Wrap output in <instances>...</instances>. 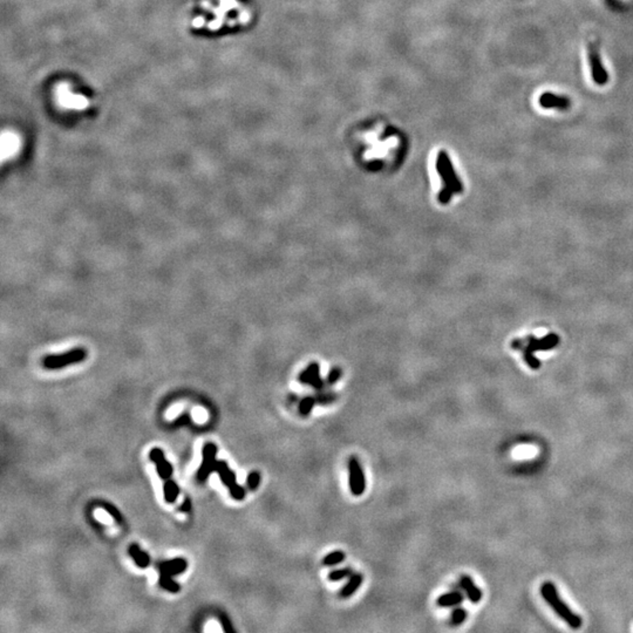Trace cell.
I'll return each mask as SVG.
<instances>
[{
	"mask_svg": "<svg viewBox=\"0 0 633 633\" xmlns=\"http://www.w3.org/2000/svg\"><path fill=\"white\" fill-rule=\"evenodd\" d=\"M541 595L543 599L549 604L550 607L557 614L561 619H563L571 629H580L583 620L577 614H575L566 603L561 598L557 591V587L551 581H544L541 585Z\"/></svg>",
	"mask_w": 633,
	"mask_h": 633,
	"instance_id": "6da1fadb",
	"label": "cell"
},
{
	"mask_svg": "<svg viewBox=\"0 0 633 633\" xmlns=\"http://www.w3.org/2000/svg\"><path fill=\"white\" fill-rule=\"evenodd\" d=\"M188 567V562L184 560V558L178 557V558H174L172 561H164L161 562V563L158 565V569L159 571V580H158V584L162 589H164L165 591H169L172 594H176L181 590V586H179L178 583H176L175 580H173V576L175 575H179L182 572H184Z\"/></svg>",
	"mask_w": 633,
	"mask_h": 633,
	"instance_id": "7a4b0ae2",
	"label": "cell"
},
{
	"mask_svg": "<svg viewBox=\"0 0 633 633\" xmlns=\"http://www.w3.org/2000/svg\"><path fill=\"white\" fill-rule=\"evenodd\" d=\"M88 356V351L84 347H76L60 354H50L41 359V366L45 369L54 370L82 363Z\"/></svg>",
	"mask_w": 633,
	"mask_h": 633,
	"instance_id": "3957f363",
	"label": "cell"
},
{
	"mask_svg": "<svg viewBox=\"0 0 633 633\" xmlns=\"http://www.w3.org/2000/svg\"><path fill=\"white\" fill-rule=\"evenodd\" d=\"M215 472H217V474L219 475V478H221L222 483H223L225 487H228V488H229L231 497L235 498L236 501L244 500L245 496H246V490H245L243 487L239 486V484L237 483V477H236V474L229 468V466H228L227 462H225V461H217V463H216Z\"/></svg>",
	"mask_w": 633,
	"mask_h": 633,
	"instance_id": "277c9868",
	"label": "cell"
},
{
	"mask_svg": "<svg viewBox=\"0 0 633 633\" xmlns=\"http://www.w3.org/2000/svg\"><path fill=\"white\" fill-rule=\"evenodd\" d=\"M349 486L351 494L361 496L366 490V478L360 461L356 456H351L349 460Z\"/></svg>",
	"mask_w": 633,
	"mask_h": 633,
	"instance_id": "5b68a950",
	"label": "cell"
},
{
	"mask_svg": "<svg viewBox=\"0 0 633 633\" xmlns=\"http://www.w3.org/2000/svg\"><path fill=\"white\" fill-rule=\"evenodd\" d=\"M587 59H589L591 75L595 84L599 85V86L606 85L607 81H609V74H607L605 67H604L603 62H601L599 51L596 47V45L591 44V42L587 45Z\"/></svg>",
	"mask_w": 633,
	"mask_h": 633,
	"instance_id": "8992f818",
	"label": "cell"
},
{
	"mask_svg": "<svg viewBox=\"0 0 633 633\" xmlns=\"http://www.w3.org/2000/svg\"><path fill=\"white\" fill-rule=\"evenodd\" d=\"M216 454H217V447L212 442L205 443L203 447V460H202L201 467L197 470V480L203 482L209 477V475L212 472H215L216 463Z\"/></svg>",
	"mask_w": 633,
	"mask_h": 633,
	"instance_id": "52a82bcc",
	"label": "cell"
},
{
	"mask_svg": "<svg viewBox=\"0 0 633 633\" xmlns=\"http://www.w3.org/2000/svg\"><path fill=\"white\" fill-rule=\"evenodd\" d=\"M526 347L528 350L531 351V352L552 350L555 347H557L561 341L560 335L556 334V333H549V334L541 339H537L535 335H528L526 336Z\"/></svg>",
	"mask_w": 633,
	"mask_h": 633,
	"instance_id": "ba28073f",
	"label": "cell"
},
{
	"mask_svg": "<svg viewBox=\"0 0 633 633\" xmlns=\"http://www.w3.org/2000/svg\"><path fill=\"white\" fill-rule=\"evenodd\" d=\"M58 96L60 104L65 107L70 108V109H84L88 106L87 99L81 95H74L67 85H62L59 87Z\"/></svg>",
	"mask_w": 633,
	"mask_h": 633,
	"instance_id": "9c48e42d",
	"label": "cell"
},
{
	"mask_svg": "<svg viewBox=\"0 0 633 633\" xmlns=\"http://www.w3.org/2000/svg\"><path fill=\"white\" fill-rule=\"evenodd\" d=\"M538 104L544 109L567 110L571 106V101L565 95H558L554 93H543L538 99Z\"/></svg>",
	"mask_w": 633,
	"mask_h": 633,
	"instance_id": "30bf717a",
	"label": "cell"
},
{
	"mask_svg": "<svg viewBox=\"0 0 633 633\" xmlns=\"http://www.w3.org/2000/svg\"><path fill=\"white\" fill-rule=\"evenodd\" d=\"M149 458L156 466V472L162 480L167 481L172 477L173 475V466L170 462L165 460L163 450L159 448H153L149 453Z\"/></svg>",
	"mask_w": 633,
	"mask_h": 633,
	"instance_id": "8fae6325",
	"label": "cell"
},
{
	"mask_svg": "<svg viewBox=\"0 0 633 633\" xmlns=\"http://www.w3.org/2000/svg\"><path fill=\"white\" fill-rule=\"evenodd\" d=\"M460 585L464 590L466 596L473 604L480 603L483 594H482V590L480 587L476 585L475 581L472 580V577H469L467 575L462 576L460 580Z\"/></svg>",
	"mask_w": 633,
	"mask_h": 633,
	"instance_id": "7c38bea8",
	"label": "cell"
},
{
	"mask_svg": "<svg viewBox=\"0 0 633 633\" xmlns=\"http://www.w3.org/2000/svg\"><path fill=\"white\" fill-rule=\"evenodd\" d=\"M363 580H364L363 574H360V572H353V574L350 576L347 583L341 587L340 592H339V596H340L341 598H344V599L352 597V596L358 591L359 587L361 586Z\"/></svg>",
	"mask_w": 633,
	"mask_h": 633,
	"instance_id": "4fadbf2b",
	"label": "cell"
},
{
	"mask_svg": "<svg viewBox=\"0 0 633 633\" xmlns=\"http://www.w3.org/2000/svg\"><path fill=\"white\" fill-rule=\"evenodd\" d=\"M128 554L130 555V557L133 558V561L135 562V564L141 569H145V567L149 566L150 564V557L147 552H144L143 550H141L136 543L130 544L129 547H128Z\"/></svg>",
	"mask_w": 633,
	"mask_h": 633,
	"instance_id": "5bb4252c",
	"label": "cell"
},
{
	"mask_svg": "<svg viewBox=\"0 0 633 633\" xmlns=\"http://www.w3.org/2000/svg\"><path fill=\"white\" fill-rule=\"evenodd\" d=\"M463 600L464 596L460 591H450L447 592V594L441 595L436 599V605L439 607H453L460 605V604L463 603Z\"/></svg>",
	"mask_w": 633,
	"mask_h": 633,
	"instance_id": "9a60e30c",
	"label": "cell"
},
{
	"mask_svg": "<svg viewBox=\"0 0 633 633\" xmlns=\"http://www.w3.org/2000/svg\"><path fill=\"white\" fill-rule=\"evenodd\" d=\"M163 494H164V500L167 503H174L176 502L178 497L179 494V487L176 484L175 481L173 480H167L164 482L163 486Z\"/></svg>",
	"mask_w": 633,
	"mask_h": 633,
	"instance_id": "2e32d148",
	"label": "cell"
},
{
	"mask_svg": "<svg viewBox=\"0 0 633 633\" xmlns=\"http://www.w3.org/2000/svg\"><path fill=\"white\" fill-rule=\"evenodd\" d=\"M319 375V365L311 364L306 369H304L298 376V381L303 385H310Z\"/></svg>",
	"mask_w": 633,
	"mask_h": 633,
	"instance_id": "e0dca14e",
	"label": "cell"
},
{
	"mask_svg": "<svg viewBox=\"0 0 633 633\" xmlns=\"http://www.w3.org/2000/svg\"><path fill=\"white\" fill-rule=\"evenodd\" d=\"M346 558V555H345L344 551L341 550H335V551L330 552V554L325 555V557L323 558V565L325 566H334L338 565V564L343 563Z\"/></svg>",
	"mask_w": 633,
	"mask_h": 633,
	"instance_id": "ac0fdd59",
	"label": "cell"
},
{
	"mask_svg": "<svg viewBox=\"0 0 633 633\" xmlns=\"http://www.w3.org/2000/svg\"><path fill=\"white\" fill-rule=\"evenodd\" d=\"M316 404V396H305L298 404V413L301 416H304V418L305 416H309L312 413L313 408H315Z\"/></svg>",
	"mask_w": 633,
	"mask_h": 633,
	"instance_id": "d6986e66",
	"label": "cell"
},
{
	"mask_svg": "<svg viewBox=\"0 0 633 633\" xmlns=\"http://www.w3.org/2000/svg\"><path fill=\"white\" fill-rule=\"evenodd\" d=\"M353 574L352 567H341V569H334L327 575V580L331 581H340L346 578H350V576Z\"/></svg>",
	"mask_w": 633,
	"mask_h": 633,
	"instance_id": "ffe728a7",
	"label": "cell"
},
{
	"mask_svg": "<svg viewBox=\"0 0 633 633\" xmlns=\"http://www.w3.org/2000/svg\"><path fill=\"white\" fill-rule=\"evenodd\" d=\"M522 353H523V359L526 361V364L530 369H538L541 367V361L537 356L535 355V352H531L530 350H528L526 346L521 350Z\"/></svg>",
	"mask_w": 633,
	"mask_h": 633,
	"instance_id": "44dd1931",
	"label": "cell"
},
{
	"mask_svg": "<svg viewBox=\"0 0 633 633\" xmlns=\"http://www.w3.org/2000/svg\"><path fill=\"white\" fill-rule=\"evenodd\" d=\"M467 615H468V614H467V611L463 607H456V609L453 610L452 615H450V621L455 626L461 625L467 619Z\"/></svg>",
	"mask_w": 633,
	"mask_h": 633,
	"instance_id": "7402d4cb",
	"label": "cell"
},
{
	"mask_svg": "<svg viewBox=\"0 0 633 633\" xmlns=\"http://www.w3.org/2000/svg\"><path fill=\"white\" fill-rule=\"evenodd\" d=\"M261 484V474L257 470H252L249 475H247L246 478V486L251 492H255L257 490V488Z\"/></svg>",
	"mask_w": 633,
	"mask_h": 633,
	"instance_id": "603a6c76",
	"label": "cell"
},
{
	"mask_svg": "<svg viewBox=\"0 0 633 633\" xmlns=\"http://www.w3.org/2000/svg\"><path fill=\"white\" fill-rule=\"evenodd\" d=\"M338 399V395L334 394V393H319L318 395H316V401L318 404H321V406H326V404H333L334 401Z\"/></svg>",
	"mask_w": 633,
	"mask_h": 633,
	"instance_id": "cb8c5ba5",
	"label": "cell"
},
{
	"mask_svg": "<svg viewBox=\"0 0 633 633\" xmlns=\"http://www.w3.org/2000/svg\"><path fill=\"white\" fill-rule=\"evenodd\" d=\"M101 506L104 507L106 511H107L108 514L112 516V517L116 522H118V523H122V521H123V517H122V515L120 514V511L118 509H116L115 506H113V504H110V503H107V502H104V503H102Z\"/></svg>",
	"mask_w": 633,
	"mask_h": 633,
	"instance_id": "d4e9b609",
	"label": "cell"
},
{
	"mask_svg": "<svg viewBox=\"0 0 633 633\" xmlns=\"http://www.w3.org/2000/svg\"><path fill=\"white\" fill-rule=\"evenodd\" d=\"M340 376H341V369H333L331 370V372L329 373V375H327L326 384H327V385H333V384H335L336 381H338L339 379H340Z\"/></svg>",
	"mask_w": 633,
	"mask_h": 633,
	"instance_id": "484cf974",
	"label": "cell"
},
{
	"mask_svg": "<svg viewBox=\"0 0 633 633\" xmlns=\"http://www.w3.org/2000/svg\"><path fill=\"white\" fill-rule=\"evenodd\" d=\"M526 344H527V339L526 338H524V339H514V340L511 341V347L514 350H520L521 351L524 346H526Z\"/></svg>",
	"mask_w": 633,
	"mask_h": 633,
	"instance_id": "4316f807",
	"label": "cell"
},
{
	"mask_svg": "<svg viewBox=\"0 0 633 633\" xmlns=\"http://www.w3.org/2000/svg\"><path fill=\"white\" fill-rule=\"evenodd\" d=\"M190 510H192V501H190V498L187 497L183 501V503L181 504V507H179V511L184 512V514H188Z\"/></svg>",
	"mask_w": 633,
	"mask_h": 633,
	"instance_id": "83f0119b",
	"label": "cell"
},
{
	"mask_svg": "<svg viewBox=\"0 0 633 633\" xmlns=\"http://www.w3.org/2000/svg\"><path fill=\"white\" fill-rule=\"evenodd\" d=\"M189 422H190V416L188 414H182L177 419V420L175 421V423H174V424H175V426H181V424L189 423Z\"/></svg>",
	"mask_w": 633,
	"mask_h": 633,
	"instance_id": "f1b7e54d",
	"label": "cell"
}]
</instances>
